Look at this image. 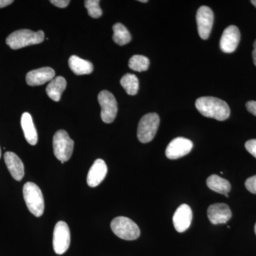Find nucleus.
<instances>
[{
	"mask_svg": "<svg viewBox=\"0 0 256 256\" xmlns=\"http://www.w3.org/2000/svg\"><path fill=\"white\" fill-rule=\"evenodd\" d=\"M196 108L198 112L206 118L224 121L230 116V108L225 101L217 98L202 97L197 99Z\"/></svg>",
	"mask_w": 256,
	"mask_h": 256,
	"instance_id": "nucleus-1",
	"label": "nucleus"
},
{
	"mask_svg": "<svg viewBox=\"0 0 256 256\" xmlns=\"http://www.w3.org/2000/svg\"><path fill=\"white\" fill-rule=\"evenodd\" d=\"M44 40V33L40 30L33 32L30 30L15 31L8 36L6 44L12 48L16 50L31 45L38 44Z\"/></svg>",
	"mask_w": 256,
	"mask_h": 256,
	"instance_id": "nucleus-2",
	"label": "nucleus"
},
{
	"mask_svg": "<svg viewBox=\"0 0 256 256\" xmlns=\"http://www.w3.org/2000/svg\"><path fill=\"white\" fill-rule=\"evenodd\" d=\"M23 196L28 210L36 217L43 215L44 212V200L42 190L33 182L24 185Z\"/></svg>",
	"mask_w": 256,
	"mask_h": 256,
	"instance_id": "nucleus-3",
	"label": "nucleus"
},
{
	"mask_svg": "<svg viewBox=\"0 0 256 256\" xmlns=\"http://www.w3.org/2000/svg\"><path fill=\"white\" fill-rule=\"evenodd\" d=\"M110 227L112 232L124 240H136L140 235V230L137 224L127 217H116L111 222Z\"/></svg>",
	"mask_w": 256,
	"mask_h": 256,
	"instance_id": "nucleus-4",
	"label": "nucleus"
},
{
	"mask_svg": "<svg viewBox=\"0 0 256 256\" xmlns=\"http://www.w3.org/2000/svg\"><path fill=\"white\" fill-rule=\"evenodd\" d=\"M74 142L68 132L60 130L55 133L53 138L54 153L62 163L68 161L74 151Z\"/></svg>",
	"mask_w": 256,
	"mask_h": 256,
	"instance_id": "nucleus-5",
	"label": "nucleus"
},
{
	"mask_svg": "<svg viewBox=\"0 0 256 256\" xmlns=\"http://www.w3.org/2000/svg\"><path fill=\"white\" fill-rule=\"evenodd\" d=\"M159 116L156 112L144 114L138 127V138L140 142L148 143L152 140L160 126Z\"/></svg>",
	"mask_w": 256,
	"mask_h": 256,
	"instance_id": "nucleus-6",
	"label": "nucleus"
},
{
	"mask_svg": "<svg viewBox=\"0 0 256 256\" xmlns=\"http://www.w3.org/2000/svg\"><path fill=\"white\" fill-rule=\"evenodd\" d=\"M101 107V119L105 124H111L116 119L118 112V104L114 94L108 90H102L98 96Z\"/></svg>",
	"mask_w": 256,
	"mask_h": 256,
	"instance_id": "nucleus-7",
	"label": "nucleus"
},
{
	"mask_svg": "<svg viewBox=\"0 0 256 256\" xmlns=\"http://www.w3.org/2000/svg\"><path fill=\"white\" fill-rule=\"evenodd\" d=\"M70 244V229L68 224L58 222L56 224L53 234V248L56 254L62 255L68 250Z\"/></svg>",
	"mask_w": 256,
	"mask_h": 256,
	"instance_id": "nucleus-8",
	"label": "nucleus"
},
{
	"mask_svg": "<svg viewBox=\"0 0 256 256\" xmlns=\"http://www.w3.org/2000/svg\"><path fill=\"white\" fill-rule=\"evenodd\" d=\"M196 18L198 35L202 40H208L214 20L213 11L208 6H202L197 11Z\"/></svg>",
	"mask_w": 256,
	"mask_h": 256,
	"instance_id": "nucleus-9",
	"label": "nucleus"
},
{
	"mask_svg": "<svg viewBox=\"0 0 256 256\" xmlns=\"http://www.w3.org/2000/svg\"><path fill=\"white\" fill-rule=\"evenodd\" d=\"M193 148V142L184 138H176L166 146L165 154L170 160H176L186 156Z\"/></svg>",
	"mask_w": 256,
	"mask_h": 256,
	"instance_id": "nucleus-10",
	"label": "nucleus"
},
{
	"mask_svg": "<svg viewBox=\"0 0 256 256\" xmlns=\"http://www.w3.org/2000/svg\"><path fill=\"white\" fill-rule=\"evenodd\" d=\"M240 40V33L238 28L230 25L224 30L220 38V50L226 54L233 53L236 50Z\"/></svg>",
	"mask_w": 256,
	"mask_h": 256,
	"instance_id": "nucleus-11",
	"label": "nucleus"
},
{
	"mask_svg": "<svg viewBox=\"0 0 256 256\" xmlns=\"http://www.w3.org/2000/svg\"><path fill=\"white\" fill-rule=\"evenodd\" d=\"M193 213L191 207L186 204H182L176 208L173 216L174 228L178 233L186 232L191 226Z\"/></svg>",
	"mask_w": 256,
	"mask_h": 256,
	"instance_id": "nucleus-12",
	"label": "nucleus"
},
{
	"mask_svg": "<svg viewBox=\"0 0 256 256\" xmlns=\"http://www.w3.org/2000/svg\"><path fill=\"white\" fill-rule=\"evenodd\" d=\"M210 222L214 225L227 223L232 217V212L226 204H214L207 210Z\"/></svg>",
	"mask_w": 256,
	"mask_h": 256,
	"instance_id": "nucleus-13",
	"label": "nucleus"
},
{
	"mask_svg": "<svg viewBox=\"0 0 256 256\" xmlns=\"http://www.w3.org/2000/svg\"><path fill=\"white\" fill-rule=\"evenodd\" d=\"M107 173L108 166L105 161L102 159L96 160L88 173V185L92 188L98 186L106 178Z\"/></svg>",
	"mask_w": 256,
	"mask_h": 256,
	"instance_id": "nucleus-14",
	"label": "nucleus"
},
{
	"mask_svg": "<svg viewBox=\"0 0 256 256\" xmlns=\"http://www.w3.org/2000/svg\"><path fill=\"white\" fill-rule=\"evenodd\" d=\"M55 76V72L50 67H43L32 70L26 76V84L31 86H36L52 82Z\"/></svg>",
	"mask_w": 256,
	"mask_h": 256,
	"instance_id": "nucleus-15",
	"label": "nucleus"
},
{
	"mask_svg": "<svg viewBox=\"0 0 256 256\" xmlns=\"http://www.w3.org/2000/svg\"><path fill=\"white\" fill-rule=\"evenodd\" d=\"M4 159L12 176L16 181H21L24 176V166L21 159L12 152H5Z\"/></svg>",
	"mask_w": 256,
	"mask_h": 256,
	"instance_id": "nucleus-16",
	"label": "nucleus"
},
{
	"mask_svg": "<svg viewBox=\"0 0 256 256\" xmlns=\"http://www.w3.org/2000/svg\"><path fill=\"white\" fill-rule=\"evenodd\" d=\"M21 126L22 128L25 139L28 144L35 146L38 142V134L34 124L32 116L28 112H24L21 118Z\"/></svg>",
	"mask_w": 256,
	"mask_h": 256,
	"instance_id": "nucleus-17",
	"label": "nucleus"
},
{
	"mask_svg": "<svg viewBox=\"0 0 256 256\" xmlns=\"http://www.w3.org/2000/svg\"><path fill=\"white\" fill-rule=\"evenodd\" d=\"M68 65L72 72L76 75H86L92 74L94 70V65L92 62L82 60L77 56L70 57Z\"/></svg>",
	"mask_w": 256,
	"mask_h": 256,
	"instance_id": "nucleus-18",
	"label": "nucleus"
},
{
	"mask_svg": "<svg viewBox=\"0 0 256 256\" xmlns=\"http://www.w3.org/2000/svg\"><path fill=\"white\" fill-rule=\"evenodd\" d=\"M206 184L212 191L222 194L226 197H228V192L232 188L228 180L220 178L216 174L210 175V178H207Z\"/></svg>",
	"mask_w": 256,
	"mask_h": 256,
	"instance_id": "nucleus-19",
	"label": "nucleus"
},
{
	"mask_svg": "<svg viewBox=\"0 0 256 256\" xmlns=\"http://www.w3.org/2000/svg\"><path fill=\"white\" fill-rule=\"evenodd\" d=\"M66 88V80L62 76H57L54 78L47 86V95L52 100L58 102L60 100L62 94Z\"/></svg>",
	"mask_w": 256,
	"mask_h": 256,
	"instance_id": "nucleus-20",
	"label": "nucleus"
},
{
	"mask_svg": "<svg viewBox=\"0 0 256 256\" xmlns=\"http://www.w3.org/2000/svg\"><path fill=\"white\" fill-rule=\"evenodd\" d=\"M112 30L114 32L112 40L120 46L127 44L132 40L130 34L122 24H116L112 26Z\"/></svg>",
	"mask_w": 256,
	"mask_h": 256,
	"instance_id": "nucleus-21",
	"label": "nucleus"
},
{
	"mask_svg": "<svg viewBox=\"0 0 256 256\" xmlns=\"http://www.w3.org/2000/svg\"><path fill=\"white\" fill-rule=\"evenodd\" d=\"M120 84L128 95L134 96L139 90V80L136 75L127 74L121 78Z\"/></svg>",
	"mask_w": 256,
	"mask_h": 256,
	"instance_id": "nucleus-22",
	"label": "nucleus"
},
{
	"mask_svg": "<svg viewBox=\"0 0 256 256\" xmlns=\"http://www.w3.org/2000/svg\"><path fill=\"white\" fill-rule=\"evenodd\" d=\"M149 66V58L144 56L134 55L129 60V68L136 72H146Z\"/></svg>",
	"mask_w": 256,
	"mask_h": 256,
	"instance_id": "nucleus-23",
	"label": "nucleus"
},
{
	"mask_svg": "<svg viewBox=\"0 0 256 256\" xmlns=\"http://www.w3.org/2000/svg\"><path fill=\"white\" fill-rule=\"evenodd\" d=\"M99 0H86L84 2L86 8L88 10V13L92 18H99L102 16V12L99 5Z\"/></svg>",
	"mask_w": 256,
	"mask_h": 256,
	"instance_id": "nucleus-24",
	"label": "nucleus"
},
{
	"mask_svg": "<svg viewBox=\"0 0 256 256\" xmlns=\"http://www.w3.org/2000/svg\"><path fill=\"white\" fill-rule=\"evenodd\" d=\"M246 188L252 194H256V175L247 178L245 182Z\"/></svg>",
	"mask_w": 256,
	"mask_h": 256,
	"instance_id": "nucleus-25",
	"label": "nucleus"
},
{
	"mask_svg": "<svg viewBox=\"0 0 256 256\" xmlns=\"http://www.w3.org/2000/svg\"><path fill=\"white\" fill-rule=\"evenodd\" d=\"M245 148L250 154L256 158V139L247 141L245 144Z\"/></svg>",
	"mask_w": 256,
	"mask_h": 256,
	"instance_id": "nucleus-26",
	"label": "nucleus"
},
{
	"mask_svg": "<svg viewBox=\"0 0 256 256\" xmlns=\"http://www.w3.org/2000/svg\"><path fill=\"white\" fill-rule=\"evenodd\" d=\"M50 2L57 8H65L68 6L70 1L69 0H52Z\"/></svg>",
	"mask_w": 256,
	"mask_h": 256,
	"instance_id": "nucleus-27",
	"label": "nucleus"
},
{
	"mask_svg": "<svg viewBox=\"0 0 256 256\" xmlns=\"http://www.w3.org/2000/svg\"><path fill=\"white\" fill-rule=\"evenodd\" d=\"M246 106L247 110L249 112L256 116V101H248Z\"/></svg>",
	"mask_w": 256,
	"mask_h": 256,
	"instance_id": "nucleus-28",
	"label": "nucleus"
},
{
	"mask_svg": "<svg viewBox=\"0 0 256 256\" xmlns=\"http://www.w3.org/2000/svg\"><path fill=\"white\" fill-rule=\"evenodd\" d=\"M14 2L13 0H0V8H5V6H9Z\"/></svg>",
	"mask_w": 256,
	"mask_h": 256,
	"instance_id": "nucleus-29",
	"label": "nucleus"
},
{
	"mask_svg": "<svg viewBox=\"0 0 256 256\" xmlns=\"http://www.w3.org/2000/svg\"><path fill=\"white\" fill-rule=\"evenodd\" d=\"M252 60H254V63L256 66V40L254 44V50H252Z\"/></svg>",
	"mask_w": 256,
	"mask_h": 256,
	"instance_id": "nucleus-30",
	"label": "nucleus"
},
{
	"mask_svg": "<svg viewBox=\"0 0 256 256\" xmlns=\"http://www.w3.org/2000/svg\"><path fill=\"white\" fill-rule=\"evenodd\" d=\"M250 2H252V4H254V6H255L256 8V0H252V1Z\"/></svg>",
	"mask_w": 256,
	"mask_h": 256,
	"instance_id": "nucleus-31",
	"label": "nucleus"
},
{
	"mask_svg": "<svg viewBox=\"0 0 256 256\" xmlns=\"http://www.w3.org/2000/svg\"><path fill=\"white\" fill-rule=\"evenodd\" d=\"M139 2H148V0H140Z\"/></svg>",
	"mask_w": 256,
	"mask_h": 256,
	"instance_id": "nucleus-32",
	"label": "nucleus"
},
{
	"mask_svg": "<svg viewBox=\"0 0 256 256\" xmlns=\"http://www.w3.org/2000/svg\"><path fill=\"white\" fill-rule=\"evenodd\" d=\"M2 156V151H1V148H0V158H1Z\"/></svg>",
	"mask_w": 256,
	"mask_h": 256,
	"instance_id": "nucleus-33",
	"label": "nucleus"
},
{
	"mask_svg": "<svg viewBox=\"0 0 256 256\" xmlns=\"http://www.w3.org/2000/svg\"><path fill=\"white\" fill-rule=\"evenodd\" d=\"M254 230H255V234L256 235V225H255V228H254Z\"/></svg>",
	"mask_w": 256,
	"mask_h": 256,
	"instance_id": "nucleus-34",
	"label": "nucleus"
}]
</instances>
